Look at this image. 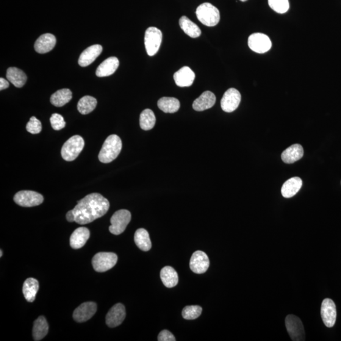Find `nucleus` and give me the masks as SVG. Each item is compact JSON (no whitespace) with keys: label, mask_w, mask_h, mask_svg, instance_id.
<instances>
[{"label":"nucleus","mask_w":341,"mask_h":341,"mask_svg":"<svg viewBox=\"0 0 341 341\" xmlns=\"http://www.w3.org/2000/svg\"><path fill=\"white\" fill-rule=\"evenodd\" d=\"M110 209V202L101 194H89L77 202L73 209L76 223L84 225L106 214Z\"/></svg>","instance_id":"obj_1"},{"label":"nucleus","mask_w":341,"mask_h":341,"mask_svg":"<svg viewBox=\"0 0 341 341\" xmlns=\"http://www.w3.org/2000/svg\"><path fill=\"white\" fill-rule=\"evenodd\" d=\"M122 149L121 138L116 135H111L106 138L99 154V159L102 163H110L116 159Z\"/></svg>","instance_id":"obj_2"},{"label":"nucleus","mask_w":341,"mask_h":341,"mask_svg":"<svg viewBox=\"0 0 341 341\" xmlns=\"http://www.w3.org/2000/svg\"><path fill=\"white\" fill-rule=\"evenodd\" d=\"M199 21L208 27L216 26L220 21V13L217 8L210 3H204L196 8Z\"/></svg>","instance_id":"obj_3"},{"label":"nucleus","mask_w":341,"mask_h":341,"mask_svg":"<svg viewBox=\"0 0 341 341\" xmlns=\"http://www.w3.org/2000/svg\"><path fill=\"white\" fill-rule=\"evenodd\" d=\"M84 138L80 135H74L69 138L62 147V156L66 161H72L79 156L84 148Z\"/></svg>","instance_id":"obj_4"},{"label":"nucleus","mask_w":341,"mask_h":341,"mask_svg":"<svg viewBox=\"0 0 341 341\" xmlns=\"http://www.w3.org/2000/svg\"><path fill=\"white\" fill-rule=\"evenodd\" d=\"M117 261V255L112 252H99L94 256L92 263L94 270L104 273L112 268Z\"/></svg>","instance_id":"obj_5"},{"label":"nucleus","mask_w":341,"mask_h":341,"mask_svg":"<svg viewBox=\"0 0 341 341\" xmlns=\"http://www.w3.org/2000/svg\"><path fill=\"white\" fill-rule=\"evenodd\" d=\"M162 39V32L156 27H151L146 30L144 42L146 51L149 56H154L159 51Z\"/></svg>","instance_id":"obj_6"},{"label":"nucleus","mask_w":341,"mask_h":341,"mask_svg":"<svg viewBox=\"0 0 341 341\" xmlns=\"http://www.w3.org/2000/svg\"><path fill=\"white\" fill-rule=\"evenodd\" d=\"M131 213L129 210L121 209L118 210L111 218L110 231L115 235H119L124 231L126 227L131 221Z\"/></svg>","instance_id":"obj_7"},{"label":"nucleus","mask_w":341,"mask_h":341,"mask_svg":"<svg viewBox=\"0 0 341 341\" xmlns=\"http://www.w3.org/2000/svg\"><path fill=\"white\" fill-rule=\"evenodd\" d=\"M16 204L24 207H31L41 205L44 201L41 194L30 190L20 191L13 198Z\"/></svg>","instance_id":"obj_8"},{"label":"nucleus","mask_w":341,"mask_h":341,"mask_svg":"<svg viewBox=\"0 0 341 341\" xmlns=\"http://www.w3.org/2000/svg\"><path fill=\"white\" fill-rule=\"evenodd\" d=\"M285 327L291 339L294 341H302L306 339L303 323L295 315L287 316L285 320Z\"/></svg>","instance_id":"obj_9"},{"label":"nucleus","mask_w":341,"mask_h":341,"mask_svg":"<svg viewBox=\"0 0 341 341\" xmlns=\"http://www.w3.org/2000/svg\"><path fill=\"white\" fill-rule=\"evenodd\" d=\"M248 44L249 48L257 53H264L270 51L272 47L270 38L262 33H254L249 35Z\"/></svg>","instance_id":"obj_10"},{"label":"nucleus","mask_w":341,"mask_h":341,"mask_svg":"<svg viewBox=\"0 0 341 341\" xmlns=\"http://www.w3.org/2000/svg\"><path fill=\"white\" fill-rule=\"evenodd\" d=\"M241 99L242 96L239 91L235 88H229L221 99L222 110L227 113L234 112L239 106Z\"/></svg>","instance_id":"obj_11"},{"label":"nucleus","mask_w":341,"mask_h":341,"mask_svg":"<svg viewBox=\"0 0 341 341\" xmlns=\"http://www.w3.org/2000/svg\"><path fill=\"white\" fill-rule=\"evenodd\" d=\"M321 316L326 327L331 328L335 325L337 317L336 307L332 299L326 298L322 301Z\"/></svg>","instance_id":"obj_12"},{"label":"nucleus","mask_w":341,"mask_h":341,"mask_svg":"<svg viewBox=\"0 0 341 341\" xmlns=\"http://www.w3.org/2000/svg\"><path fill=\"white\" fill-rule=\"evenodd\" d=\"M210 261L207 255L204 252H194L190 261V267L194 273L203 274L209 267Z\"/></svg>","instance_id":"obj_13"},{"label":"nucleus","mask_w":341,"mask_h":341,"mask_svg":"<svg viewBox=\"0 0 341 341\" xmlns=\"http://www.w3.org/2000/svg\"><path fill=\"white\" fill-rule=\"evenodd\" d=\"M97 304L94 302H85L77 307L73 313L74 319L82 323L91 319L97 311Z\"/></svg>","instance_id":"obj_14"},{"label":"nucleus","mask_w":341,"mask_h":341,"mask_svg":"<svg viewBox=\"0 0 341 341\" xmlns=\"http://www.w3.org/2000/svg\"><path fill=\"white\" fill-rule=\"evenodd\" d=\"M126 317L125 308L121 303L116 304L108 312L106 323L111 328L121 325Z\"/></svg>","instance_id":"obj_15"},{"label":"nucleus","mask_w":341,"mask_h":341,"mask_svg":"<svg viewBox=\"0 0 341 341\" xmlns=\"http://www.w3.org/2000/svg\"><path fill=\"white\" fill-rule=\"evenodd\" d=\"M195 79V74L188 66H184L174 74V80L179 87H190Z\"/></svg>","instance_id":"obj_16"},{"label":"nucleus","mask_w":341,"mask_h":341,"mask_svg":"<svg viewBox=\"0 0 341 341\" xmlns=\"http://www.w3.org/2000/svg\"><path fill=\"white\" fill-rule=\"evenodd\" d=\"M56 43L57 40L55 36L47 33V34L41 35L35 41L34 49L38 53H47L55 48Z\"/></svg>","instance_id":"obj_17"},{"label":"nucleus","mask_w":341,"mask_h":341,"mask_svg":"<svg viewBox=\"0 0 341 341\" xmlns=\"http://www.w3.org/2000/svg\"><path fill=\"white\" fill-rule=\"evenodd\" d=\"M102 47L99 44H95L85 49L80 55L79 64L82 67H85L93 63L96 58L101 55Z\"/></svg>","instance_id":"obj_18"},{"label":"nucleus","mask_w":341,"mask_h":341,"mask_svg":"<svg viewBox=\"0 0 341 341\" xmlns=\"http://www.w3.org/2000/svg\"><path fill=\"white\" fill-rule=\"evenodd\" d=\"M216 101L214 94L210 91H206L194 101L193 108L196 112H203L211 108L215 104Z\"/></svg>","instance_id":"obj_19"},{"label":"nucleus","mask_w":341,"mask_h":341,"mask_svg":"<svg viewBox=\"0 0 341 341\" xmlns=\"http://www.w3.org/2000/svg\"><path fill=\"white\" fill-rule=\"evenodd\" d=\"M90 231L87 227H80L75 230L71 234L70 239L71 247L79 249L83 247L89 239Z\"/></svg>","instance_id":"obj_20"},{"label":"nucleus","mask_w":341,"mask_h":341,"mask_svg":"<svg viewBox=\"0 0 341 341\" xmlns=\"http://www.w3.org/2000/svg\"><path fill=\"white\" fill-rule=\"evenodd\" d=\"M120 62L116 57H110L101 63L96 72V76L99 77H104L112 76L118 68Z\"/></svg>","instance_id":"obj_21"},{"label":"nucleus","mask_w":341,"mask_h":341,"mask_svg":"<svg viewBox=\"0 0 341 341\" xmlns=\"http://www.w3.org/2000/svg\"><path fill=\"white\" fill-rule=\"evenodd\" d=\"M302 180L299 177H294L285 182L281 188V193L284 198H291L299 192L302 187Z\"/></svg>","instance_id":"obj_22"},{"label":"nucleus","mask_w":341,"mask_h":341,"mask_svg":"<svg viewBox=\"0 0 341 341\" xmlns=\"http://www.w3.org/2000/svg\"><path fill=\"white\" fill-rule=\"evenodd\" d=\"M303 154L302 146L299 144H294L282 152L281 158L285 163L292 164L301 159Z\"/></svg>","instance_id":"obj_23"},{"label":"nucleus","mask_w":341,"mask_h":341,"mask_svg":"<svg viewBox=\"0 0 341 341\" xmlns=\"http://www.w3.org/2000/svg\"><path fill=\"white\" fill-rule=\"evenodd\" d=\"M160 278L166 287L168 288L176 286L178 283V276L176 271L170 266L163 267L160 271Z\"/></svg>","instance_id":"obj_24"},{"label":"nucleus","mask_w":341,"mask_h":341,"mask_svg":"<svg viewBox=\"0 0 341 341\" xmlns=\"http://www.w3.org/2000/svg\"><path fill=\"white\" fill-rule=\"evenodd\" d=\"M7 78L16 87L21 88L26 84L27 77L26 74L20 69L10 67L7 71Z\"/></svg>","instance_id":"obj_25"},{"label":"nucleus","mask_w":341,"mask_h":341,"mask_svg":"<svg viewBox=\"0 0 341 341\" xmlns=\"http://www.w3.org/2000/svg\"><path fill=\"white\" fill-rule=\"evenodd\" d=\"M48 324L45 317L41 316L34 321L32 329L33 339L35 341L42 340L48 334Z\"/></svg>","instance_id":"obj_26"},{"label":"nucleus","mask_w":341,"mask_h":341,"mask_svg":"<svg viewBox=\"0 0 341 341\" xmlns=\"http://www.w3.org/2000/svg\"><path fill=\"white\" fill-rule=\"evenodd\" d=\"M39 287H40V285H39L38 280L32 278V277L26 280L23 285V288H22V292H23L24 297L27 301L32 303L35 300Z\"/></svg>","instance_id":"obj_27"},{"label":"nucleus","mask_w":341,"mask_h":341,"mask_svg":"<svg viewBox=\"0 0 341 341\" xmlns=\"http://www.w3.org/2000/svg\"><path fill=\"white\" fill-rule=\"evenodd\" d=\"M134 240L136 245L141 250L148 252L151 249L152 244L149 232L146 229L140 228L136 231L134 235Z\"/></svg>","instance_id":"obj_28"},{"label":"nucleus","mask_w":341,"mask_h":341,"mask_svg":"<svg viewBox=\"0 0 341 341\" xmlns=\"http://www.w3.org/2000/svg\"><path fill=\"white\" fill-rule=\"evenodd\" d=\"M180 26L186 34L190 38H196L201 35V30L198 25L193 23L186 16H183L179 21Z\"/></svg>","instance_id":"obj_29"},{"label":"nucleus","mask_w":341,"mask_h":341,"mask_svg":"<svg viewBox=\"0 0 341 341\" xmlns=\"http://www.w3.org/2000/svg\"><path fill=\"white\" fill-rule=\"evenodd\" d=\"M157 106L163 112L174 113L179 110L180 102L176 98L163 97L158 101Z\"/></svg>","instance_id":"obj_30"},{"label":"nucleus","mask_w":341,"mask_h":341,"mask_svg":"<svg viewBox=\"0 0 341 341\" xmlns=\"http://www.w3.org/2000/svg\"><path fill=\"white\" fill-rule=\"evenodd\" d=\"M71 98V91L68 88H62L52 94L50 101L55 106L62 107L70 102Z\"/></svg>","instance_id":"obj_31"},{"label":"nucleus","mask_w":341,"mask_h":341,"mask_svg":"<svg viewBox=\"0 0 341 341\" xmlns=\"http://www.w3.org/2000/svg\"><path fill=\"white\" fill-rule=\"evenodd\" d=\"M97 103L98 102L94 97L85 96L80 99L77 104V109L82 115H87L93 112L97 106Z\"/></svg>","instance_id":"obj_32"},{"label":"nucleus","mask_w":341,"mask_h":341,"mask_svg":"<svg viewBox=\"0 0 341 341\" xmlns=\"http://www.w3.org/2000/svg\"><path fill=\"white\" fill-rule=\"evenodd\" d=\"M156 118L151 110L146 109L140 114V126L143 130H150L154 128Z\"/></svg>","instance_id":"obj_33"},{"label":"nucleus","mask_w":341,"mask_h":341,"mask_svg":"<svg viewBox=\"0 0 341 341\" xmlns=\"http://www.w3.org/2000/svg\"><path fill=\"white\" fill-rule=\"evenodd\" d=\"M202 309L198 306L185 307L182 311L183 317L186 320H194L201 316Z\"/></svg>","instance_id":"obj_34"},{"label":"nucleus","mask_w":341,"mask_h":341,"mask_svg":"<svg viewBox=\"0 0 341 341\" xmlns=\"http://www.w3.org/2000/svg\"><path fill=\"white\" fill-rule=\"evenodd\" d=\"M270 7L276 12L284 13L290 8L288 0H268Z\"/></svg>","instance_id":"obj_35"},{"label":"nucleus","mask_w":341,"mask_h":341,"mask_svg":"<svg viewBox=\"0 0 341 341\" xmlns=\"http://www.w3.org/2000/svg\"><path fill=\"white\" fill-rule=\"evenodd\" d=\"M26 129L27 132L30 133V134H40L41 130H42V124H41V121L36 118L35 116H32L27 124Z\"/></svg>","instance_id":"obj_36"},{"label":"nucleus","mask_w":341,"mask_h":341,"mask_svg":"<svg viewBox=\"0 0 341 341\" xmlns=\"http://www.w3.org/2000/svg\"><path fill=\"white\" fill-rule=\"evenodd\" d=\"M50 123H51L52 128L55 130H60L65 128L66 123L63 116L60 114H52L51 117L50 118Z\"/></svg>","instance_id":"obj_37"},{"label":"nucleus","mask_w":341,"mask_h":341,"mask_svg":"<svg viewBox=\"0 0 341 341\" xmlns=\"http://www.w3.org/2000/svg\"><path fill=\"white\" fill-rule=\"evenodd\" d=\"M158 340L159 341H175V337L167 330H163L158 335Z\"/></svg>","instance_id":"obj_38"},{"label":"nucleus","mask_w":341,"mask_h":341,"mask_svg":"<svg viewBox=\"0 0 341 341\" xmlns=\"http://www.w3.org/2000/svg\"><path fill=\"white\" fill-rule=\"evenodd\" d=\"M9 87V82L4 78H0V90L6 89Z\"/></svg>","instance_id":"obj_39"},{"label":"nucleus","mask_w":341,"mask_h":341,"mask_svg":"<svg viewBox=\"0 0 341 341\" xmlns=\"http://www.w3.org/2000/svg\"><path fill=\"white\" fill-rule=\"evenodd\" d=\"M66 220H67L68 222H70V223L76 221V217H75L73 210H70V211H68L67 213H66Z\"/></svg>","instance_id":"obj_40"},{"label":"nucleus","mask_w":341,"mask_h":341,"mask_svg":"<svg viewBox=\"0 0 341 341\" xmlns=\"http://www.w3.org/2000/svg\"><path fill=\"white\" fill-rule=\"evenodd\" d=\"M2 256H3V252H2V250H1V251H0V257H2Z\"/></svg>","instance_id":"obj_41"},{"label":"nucleus","mask_w":341,"mask_h":341,"mask_svg":"<svg viewBox=\"0 0 341 341\" xmlns=\"http://www.w3.org/2000/svg\"><path fill=\"white\" fill-rule=\"evenodd\" d=\"M240 1H242L243 2H245L246 1H247V0H240Z\"/></svg>","instance_id":"obj_42"}]
</instances>
